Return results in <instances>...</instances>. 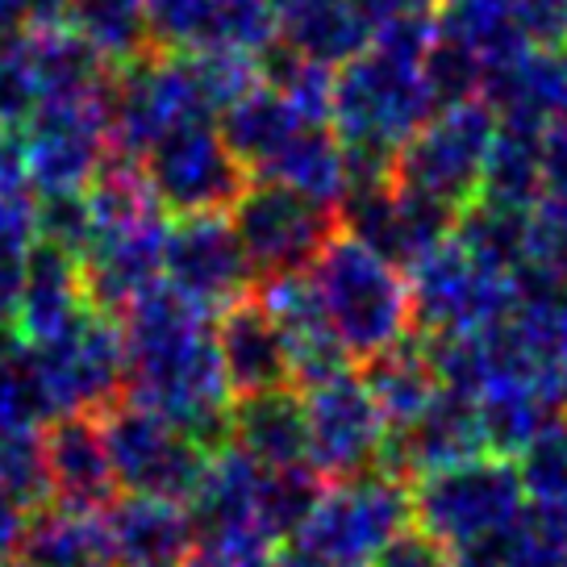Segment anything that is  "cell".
I'll return each mask as SVG.
<instances>
[{
	"mask_svg": "<svg viewBox=\"0 0 567 567\" xmlns=\"http://www.w3.org/2000/svg\"><path fill=\"white\" fill-rule=\"evenodd\" d=\"M125 396L188 430L205 451L230 446L234 392L217 354L209 309L155 284L122 313Z\"/></svg>",
	"mask_w": 567,
	"mask_h": 567,
	"instance_id": "6da1fadb",
	"label": "cell"
},
{
	"mask_svg": "<svg viewBox=\"0 0 567 567\" xmlns=\"http://www.w3.org/2000/svg\"><path fill=\"white\" fill-rule=\"evenodd\" d=\"M439 38V21H396L375 30L372 47L334 75V134L347 146L351 184L392 179L396 155L439 105L425 84V54Z\"/></svg>",
	"mask_w": 567,
	"mask_h": 567,
	"instance_id": "7a4b0ae2",
	"label": "cell"
},
{
	"mask_svg": "<svg viewBox=\"0 0 567 567\" xmlns=\"http://www.w3.org/2000/svg\"><path fill=\"white\" fill-rule=\"evenodd\" d=\"M309 280L326 305V318L334 326L338 342L359 363L389 351L392 342H401L413 330L409 280L389 259H380L375 250L347 234H338L326 247Z\"/></svg>",
	"mask_w": 567,
	"mask_h": 567,
	"instance_id": "3957f363",
	"label": "cell"
},
{
	"mask_svg": "<svg viewBox=\"0 0 567 567\" xmlns=\"http://www.w3.org/2000/svg\"><path fill=\"white\" fill-rule=\"evenodd\" d=\"M413 526V488L389 472H363L338 480L309 517V526L288 543L284 567H372L375 555Z\"/></svg>",
	"mask_w": 567,
	"mask_h": 567,
	"instance_id": "277c9868",
	"label": "cell"
},
{
	"mask_svg": "<svg viewBox=\"0 0 567 567\" xmlns=\"http://www.w3.org/2000/svg\"><path fill=\"white\" fill-rule=\"evenodd\" d=\"M217 109L196 71L193 54L146 51L142 59L113 68L109 84V134L113 155L142 159L159 138L179 125L213 122Z\"/></svg>",
	"mask_w": 567,
	"mask_h": 567,
	"instance_id": "5b68a950",
	"label": "cell"
},
{
	"mask_svg": "<svg viewBox=\"0 0 567 567\" xmlns=\"http://www.w3.org/2000/svg\"><path fill=\"white\" fill-rule=\"evenodd\" d=\"M526 517V488L514 460L480 455L413 484V526L434 534L455 555L514 530Z\"/></svg>",
	"mask_w": 567,
	"mask_h": 567,
	"instance_id": "8992f818",
	"label": "cell"
},
{
	"mask_svg": "<svg viewBox=\"0 0 567 567\" xmlns=\"http://www.w3.org/2000/svg\"><path fill=\"white\" fill-rule=\"evenodd\" d=\"M496 113L488 109V101H467L455 109H439L430 122L401 146L392 179L409 188L443 200L451 209H467L476 205L480 179L488 167L496 142Z\"/></svg>",
	"mask_w": 567,
	"mask_h": 567,
	"instance_id": "52a82bcc",
	"label": "cell"
},
{
	"mask_svg": "<svg viewBox=\"0 0 567 567\" xmlns=\"http://www.w3.org/2000/svg\"><path fill=\"white\" fill-rule=\"evenodd\" d=\"M117 488L130 496H159L188 505L209 467V451L172 417L138 401H117L101 413Z\"/></svg>",
	"mask_w": 567,
	"mask_h": 567,
	"instance_id": "ba28073f",
	"label": "cell"
},
{
	"mask_svg": "<svg viewBox=\"0 0 567 567\" xmlns=\"http://www.w3.org/2000/svg\"><path fill=\"white\" fill-rule=\"evenodd\" d=\"M138 163L159 209L172 221L234 213V205L247 196L250 179H255L213 122L179 125L167 138L155 142Z\"/></svg>",
	"mask_w": 567,
	"mask_h": 567,
	"instance_id": "9c48e42d",
	"label": "cell"
},
{
	"mask_svg": "<svg viewBox=\"0 0 567 567\" xmlns=\"http://www.w3.org/2000/svg\"><path fill=\"white\" fill-rule=\"evenodd\" d=\"M234 234L247 250L255 280L309 276L326 247L338 238V213L321 209L271 179H250L247 196L230 213Z\"/></svg>",
	"mask_w": 567,
	"mask_h": 567,
	"instance_id": "30bf717a",
	"label": "cell"
},
{
	"mask_svg": "<svg viewBox=\"0 0 567 567\" xmlns=\"http://www.w3.org/2000/svg\"><path fill=\"white\" fill-rule=\"evenodd\" d=\"M409 297H413V326L422 330V338H443L480 334L501 326L514 313L522 288L514 276H496L480 267L451 238L409 271Z\"/></svg>",
	"mask_w": 567,
	"mask_h": 567,
	"instance_id": "8fae6325",
	"label": "cell"
},
{
	"mask_svg": "<svg viewBox=\"0 0 567 567\" xmlns=\"http://www.w3.org/2000/svg\"><path fill=\"white\" fill-rule=\"evenodd\" d=\"M460 209L422 193H409L396 179L351 184L338 205V230L363 243L396 271H413L425 255H434L455 238Z\"/></svg>",
	"mask_w": 567,
	"mask_h": 567,
	"instance_id": "7c38bea8",
	"label": "cell"
},
{
	"mask_svg": "<svg viewBox=\"0 0 567 567\" xmlns=\"http://www.w3.org/2000/svg\"><path fill=\"white\" fill-rule=\"evenodd\" d=\"M309 417V463L326 480H354L380 467L389 443V417L380 413L363 375L347 372L301 389Z\"/></svg>",
	"mask_w": 567,
	"mask_h": 567,
	"instance_id": "4fadbf2b",
	"label": "cell"
},
{
	"mask_svg": "<svg viewBox=\"0 0 567 567\" xmlns=\"http://www.w3.org/2000/svg\"><path fill=\"white\" fill-rule=\"evenodd\" d=\"M163 284L176 288L184 301L200 309H230L234 301L250 297L255 267L234 234L226 213L209 217H176L167 226V255H163Z\"/></svg>",
	"mask_w": 567,
	"mask_h": 567,
	"instance_id": "5bb4252c",
	"label": "cell"
},
{
	"mask_svg": "<svg viewBox=\"0 0 567 567\" xmlns=\"http://www.w3.org/2000/svg\"><path fill=\"white\" fill-rule=\"evenodd\" d=\"M25 134V172L34 196H75L89 193L92 179L113 155L109 134V96L92 105L42 109Z\"/></svg>",
	"mask_w": 567,
	"mask_h": 567,
	"instance_id": "9a60e30c",
	"label": "cell"
},
{
	"mask_svg": "<svg viewBox=\"0 0 567 567\" xmlns=\"http://www.w3.org/2000/svg\"><path fill=\"white\" fill-rule=\"evenodd\" d=\"M38 354H42V372L59 405V417L63 413L101 417L117 401H125L122 326L101 309H89L63 338L38 347Z\"/></svg>",
	"mask_w": 567,
	"mask_h": 567,
	"instance_id": "2e32d148",
	"label": "cell"
},
{
	"mask_svg": "<svg viewBox=\"0 0 567 567\" xmlns=\"http://www.w3.org/2000/svg\"><path fill=\"white\" fill-rule=\"evenodd\" d=\"M488 451L484 425L472 396L460 392H439L413 422L389 430V443L380 451V472L417 484V480L472 463Z\"/></svg>",
	"mask_w": 567,
	"mask_h": 567,
	"instance_id": "e0dca14e",
	"label": "cell"
},
{
	"mask_svg": "<svg viewBox=\"0 0 567 567\" xmlns=\"http://www.w3.org/2000/svg\"><path fill=\"white\" fill-rule=\"evenodd\" d=\"M259 484L264 467L247 460L238 446L213 451L209 467L188 501L200 547L230 550L243 559H267V543L259 534Z\"/></svg>",
	"mask_w": 567,
	"mask_h": 567,
	"instance_id": "ac0fdd59",
	"label": "cell"
},
{
	"mask_svg": "<svg viewBox=\"0 0 567 567\" xmlns=\"http://www.w3.org/2000/svg\"><path fill=\"white\" fill-rule=\"evenodd\" d=\"M42 455H47L51 505H63L75 514H105L122 493L109 460L105 425L92 413L54 417L42 430Z\"/></svg>",
	"mask_w": 567,
	"mask_h": 567,
	"instance_id": "d6986e66",
	"label": "cell"
},
{
	"mask_svg": "<svg viewBox=\"0 0 567 567\" xmlns=\"http://www.w3.org/2000/svg\"><path fill=\"white\" fill-rule=\"evenodd\" d=\"M101 522L109 567H184L200 547L193 509L179 501L122 493Z\"/></svg>",
	"mask_w": 567,
	"mask_h": 567,
	"instance_id": "ffe728a7",
	"label": "cell"
},
{
	"mask_svg": "<svg viewBox=\"0 0 567 567\" xmlns=\"http://www.w3.org/2000/svg\"><path fill=\"white\" fill-rule=\"evenodd\" d=\"M167 217L142 221L130 230L101 234L80 259L89 305L109 318H122L130 305L163 284V255H167Z\"/></svg>",
	"mask_w": 567,
	"mask_h": 567,
	"instance_id": "44dd1931",
	"label": "cell"
},
{
	"mask_svg": "<svg viewBox=\"0 0 567 567\" xmlns=\"http://www.w3.org/2000/svg\"><path fill=\"white\" fill-rule=\"evenodd\" d=\"M213 334H217V354H221V368H226L234 396L297 389L288 342H284L280 326H276L259 292L221 309L213 321Z\"/></svg>",
	"mask_w": 567,
	"mask_h": 567,
	"instance_id": "7402d4cb",
	"label": "cell"
},
{
	"mask_svg": "<svg viewBox=\"0 0 567 567\" xmlns=\"http://www.w3.org/2000/svg\"><path fill=\"white\" fill-rule=\"evenodd\" d=\"M259 297H264V305L271 309V318H276L284 342H288L292 372H297V384H301V389L351 368V354L338 342L334 326L326 318V305H321L318 288H313L309 276L271 280L259 288Z\"/></svg>",
	"mask_w": 567,
	"mask_h": 567,
	"instance_id": "603a6c76",
	"label": "cell"
},
{
	"mask_svg": "<svg viewBox=\"0 0 567 567\" xmlns=\"http://www.w3.org/2000/svg\"><path fill=\"white\" fill-rule=\"evenodd\" d=\"M89 309L92 305H89V292H84L80 259H71L63 250L38 243L9 330L21 342H30V347H47V342L68 334Z\"/></svg>",
	"mask_w": 567,
	"mask_h": 567,
	"instance_id": "cb8c5ba5",
	"label": "cell"
},
{
	"mask_svg": "<svg viewBox=\"0 0 567 567\" xmlns=\"http://www.w3.org/2000/svg\"><path fill=\"white\" fill-rule=\"evenodd\" d=\"M484 101L501 125L543 134L550 122L567 117V51L530 47L526 54H517L514 63L488 75Z\"/></svg>",
	"mask_w": 567,
	"mask_h": 567,
	"instance_id": "d4e9b609",
	"label": "cell"
},
{
	"mask_svg": "<svg viewBox=\"0 0 567 567\" xmlns=\"http://www.w3.org/2000/svg\"><path fill=\"white\" fill-rule=\"evenodd\" d=\"M230 446H238L247 460L264 472L309 463V417L305 396L297 389L255 392L234 396L230 409Z\"/></svg>",
	"mask_w": 567,
	"mask_h": 567,
	"instance_id": "484cf974",
	"label": "cell"
},
{
	"mask_svg": "<svg viewBox=\"0 0 567 567\" xmlns=\"http://www.w3.org/2000/svg\"><path fill=\"white\" fill-rule=\"evenodd\" d=\"M217 130H221L226 146L243 159L247 172H267V167L280 159L305 130H313V125L292 109V101H288L284 92H276L267 80H259L247 96H238V101L217 117Z\"/></svg>",
	"mask_w": 567,
	"mask_h": 567,
	"instance_id": "4316f807",
	"label": "cell"
},
{
	"mask_svg": "<svg viewBox=\"0 0 567 567\" xmlns=\"http://www.w3.org/2000/svg\"><path fill=\"white\" fill-rule=\"evenodd\" d=\"M363 384L372 389L380 413L389 417V430L413 422L439 392V368H434V354H430V342L417 334H405L401 342H392L389 351L372 354L363 368Z\"/></svg>",
	"mask_w": 567,
	"mask_h": 567,
	"instance_id": "83f0119b",
	"label": "cell"
},
{
	"mask_svg": "<svg viewBox=\"0 0 567 567\" xmlns=\"http://www.w3.org/2000/svg\"><path fill=\"white\" fill-rule=\"evenodd\" d=\"M375 30L354 13L351 0H305L280 18V42L288 51L313 59L321 68H347L351 59L372 47Z\"/></svg>",
	"mask_w": 567,
	"mask_h": 567,
	"instance_id": "f1b7e54d",
	"label": "cell"
},
{
	"mask_svg": "<svg viewBox=\"0 0 567 567\" xmlns=\"http://www.w3.org/2000/svg\"><path fill=\"white\" fill-rule=\"evenodd\" d=\"M480 425H484V443L501 460H522L550 425L567 417L550 405L538 389H530L526 380H493L480 392Z\"/></svg>",
	"mask_w": 567,
	"mask_h": 567,
	"instance_id": "f546056e",
	"label": "cell"
},
{
	"mask_svg": "<svg viewBox=\"0 0 567 567\" xmlns=\"http://www.w3.org/2000/svg\"><path fill=\"white\" fill-rule=\"evenodd\" d=\"M271 184H284L297 196L313 200L321 209L342 205V196L351 188V167H347V146L338 142L334 125H313L301 138L284 151L280 159L264 172Z\"/></svg>",
	"mask_w": 567,
	"mask_h": 567,
	"instance_id": "4dcf8cb0",
	"label": "cell"
},
{
	"mask_svg": "<svg viewBox=\"0 0 567 567\" xmlns=\"http://www.w3.org/2000/svg\"><path fill=\"white\" fill-rule=\"evenodd\" d=\"M434 21L439 34L467 47L488 68V75L530 51L517 21V0H443Z\"/></svg>",
	"mask_w": 567,
	"mask_h": 567,
	"instance_id": "1f68e13d",
	"label": "cell"
},
{
	"mask_svg": "<svg viewBox=\"0 0 567 567\" xmlns=\"http://www.w3.org/2000/svg\"><path fill=\"white\" fill-rule=\"evenodd\" d=\"M63 25L80 42H89L109 68H125L155 51L146 0H68Z\"/></svg>",
	"mask_w": 567,
	"mask_h": 567,
	"instance_id": "d6a6232c",
	"label": "cell"
},
{
	"mask_svg": "<svg viewBox=\"0 0 567 567\" xmlns=\"http://www.w3.org/2000/svg\"><path fill=\"white\" fill-rule=\"evenodd\" d=\"M21 559L30 567H109L105 522L101 514L42 505L30 517V538Z\"/></svg>",
	"mask_w": 567,
	"mask_h": 567,
	"instance_id": "836d02e7",
	"label": "cell"
},
{
	"mask_svg": "<svg viewBox=\"0 0 567 567\" xmlns=\"http://www.w3.org/2000/svg\"><path fill=\"white\" fill-rule=\"evenodd\" d=\"M543 196H547V179H543L538 134L501 125L493 142V155H488V167H484V179H480L476 200L509 213H534Z\"/></svg>",
	"mask_w": 567,
	"mask_h": 567,
	"instance_id": "e575fe53",
	"label": "cell"
},
{
	"mask_svg": "<svg viewBox=\"0 0 567 567\" xmlns=\"http://www.w3.org/2000/svg\"><path fill=\"white\" fill-rule=\"evenodd\" d=\"M330 493V480L321 476L313 463H292L264 472L259 484V534L267 547L276 543H297V534L309 526L318 505Z\"/></svg>",
	"mask_w": 567,
	"mask_h": 567,
	"instance_id": "d590c367",
	"label": "cell"
},
{
	"mask_svg": "<svg viewBox=\"0 0 567 567\" xmlns=\"http://www.w3.org/2000/svg\"><path fill=\"white\" fill-rule=\"evenodd\" d=\"M526 226H530V213H509L496 209V205H467L460 213V226H455V243H460L480 267H488L496 276H514L522 271L526 259Z\"/></svg>",
	"mask_w": 567,
	"mask_h": 567,
	"instance_id": "8d00e7d4",
	"label": "cell"
},
{
	"mask_svg": "<svg viewBox=\"0 0 567 567\" xmlns=\"http://www.w3.org/2000/svg\"><path fill=\"white\" fill-rule=\"evenodd\" d=\"M517 288L567 297V196H543L530 213Z\"/></svg>",
	"mask_w": 567,
	"mask_h": 567,
	"instance_id": "74e56055",
	"label": "cell"
},
{
	"mask_svg": "<svg viewBox=\"0 0 567 567\" xmlns=\"http://www.w3.org/2000/svg\"><path fill=\"white\" fill-rule=\"evenodd\" d=\"M280 47V18L271 0H209V25L200 51H230L264 59Z\"/></svg>",
	"mask_w": 567,
	"mask_h": 567,
	"instance_id": "f35d334b",
	"label": "cell"
},
{
	"mask_svg": "<svg viewBox=\"0 0 567 567\" xmlns=\"http://www.w3.org/2000/svg\"><path fill=\"white\" fill-rule=\"evenodd\" d=\"M38 196H0V330H9L21 284L38 250Z\"/></svg>",
	"mask_w": 567,
	"mask_h": 567,
	"instance_id": "ab89813d",
	"label": "cell"
},
{
	"mask_svg": "<svg viewBox=\"0 0 567 567\" xmlns=\"http://www.w3.org/2000/svg\"><path fill=\"white\" fill-rule=\"evenodd\" d=\"M460 567H567V547L538 530L530 514L517 522L514 530L496 534L480 547H467L455 555Z\"/></svg>",
	"mask_w": 567,
	"mask_h": 567,
	"instance_id": "60d3db41",
	"label": "cell"
},
{
	"mask_svg": "<svg viewBox=\"0 0 567 567\" xmlns=\"http://www.w3.org/2000/svg\"><path fill=\"white\" fill-rule=\"evenodd\" d=\"M422 71L439 109H455V105H467V101H480V96H484V84H488V68H484L467 47H460L455 38H446V34L434 38V47L425 54Z\"/></svg>",
	"mask_w": 567,
	"mask_h": 567,
	"instance_id": "b9f144b4",
	"label": "cell"
},
{
	"mask_svg": "<svg viewBox=\"0 0 567 567\" xmlns=\"http://www.w3.org/2000/svg\"><path fill=\"white\" fill-rule=\"evenodd\" d=\"M42 92H38L34 51H30V30L0 38V125H25L38 117Z\"/></svg>",
	"mask_w": 567,
	"mask_h": 567,
	"instance_id": "7bdbcfd3",
	"label": "cell"
},
{
	"mask_svg": "<svg viewBox=\"0 0 567 567\" xmlns=\"http://www.w3.org/2000/svg\"><path fill=\"white\" fill-rule=\"evenodd\" d=\"M0 493L18 496L25 509L51 505L47 484V455H42V430H9L0 434Z\"/></svg>",
	"mask_w": 567,
	"mask_h": 567,
	"instance_id": "ee69618b",
	"label": "cell"
},
{
	"mask_svg": "<svg viewBox=\"0 0 567 567\" xmlns=\"http://www.w3.org/2000/svg\"><path fill=\"white\" fill-rule=\"evenodd\" d=\"M38 238L71 259H84L92 247L89 196H38Z\"/></svg>",
	"mask_w": 567,
	"mask_h": 567,
	"instance_id": "f6af8a7d",
	"label": "cell"
},
{
	"mask_svg": "<svg viewBox=\"0 0 567 567\" xmlns=\"http://www.w3.org/2000/svg\"><path fill=\"white\" fill-rule=\"evenodd\" d=\"M155 51L188 54L200 51L209 25V0H146Z\"/></svg>",
	"mask_w": 567,
	"mask_h": 567,
	"instance_id": "bcb514c9",
	"label": "cell"
},
{
	"mask_svg": "<svg viewBox=\"0 0 567 567\" xmlns=\"http://www.w3.org/2000/svg\"><path fill=\"white\" fill-rule=\"evenodd\" d=\"M372 567H460L455 550L443 547L434 534H425L422 526H409L392 538L389 547L375 555Z\"/></svg>",
	"mask_w": 567,
	"mask_h": 567,
	"instance_id": "7dc6e473",
	"label": "cell"
},
{
	"mask_svg": "<svg viewBox=\"0 0 567 567\" xmlns=\"http://www.w3.org/2000/svg\"><path fill=\"white\" fill-rule=\"evenodd\" d=\"M351 4L372 30H384V25H396V21L434 18L443 0H351Z\"/></svg>",
	"mask_w": 567,
	"mask_h": 567,
	"instance_id": "c3c4849f",
	"label": "cell"
},
{
	"mask_svg": "<svg viewBox=\"0 0 567 567\" xmlns=\"http://www.w3.org/2000/svg\"><path fill=\"white\" fill-rule=\"evenodd\" d=\"M538 155H543L547 196H567V117L550 122L538 134Z\"/></svg>",
	"mask_w": 567,
	"mask_h": 567,
	"instance_id": "681fc988",
	"label": "cell"
},
{
	"mask_svg": "<svg viewBox=\"0 0 567 567\" xmlns=\"http://www.w3.org/2000/svg\"><path fill=\"white\" fill-rule=\"evenodd\" d=\"M34 193L25 172V134L13 125H0V196Z\"/></svg>",
	"mask_w": 567,
	"mask_h": 567,
	"instance_id": "f907efd6",
	"label": "cell"
},
{
	"mask_svg": "<svg viewBox=\"0 0 567 567\" xmlns=\"http://www.w3.org/2000/svg\"><path fill=\"white\" fill-rule=\"evenodd\" d=\"M30 517H34V509H25L18 496L0 493V564L18 559L21 550H25Z\"/></svg>",
	"mask_w": 567,
	"mask_h": 567,
	"instance_id": "816d5d0a",
	"label": "cell"
},
{
	"mask_svg": "<svg viewBox=\"0 0 567 567\" xmlns=\"http://www.w3.org/2000/svg\"><path fill=\"white\" fill-rule=\"evenodd\" d=\"M21 4H25V25L30 30L63 25V18H68V0H21Z\"/></svg>",
	"mask_w": 567,
	"mask_h": 567,
	"instance_id": "f5cc1de1",
	"label": "cell"
},
{
	"mask_svg": "<svg viewBox=\"0 0 567 567\" xmlns=\"http://www.w3.org/2000/svg\"><path fill=\"white\" fill-rule=\"evenodd\" d=\"M259 559H243V555H230V550L217 547H196V555L184 567H255Z\"/></svg>",
	"mask_w": 567,
	"mask_h": 567,
	"instance_id": "db71d44e",
	"label": "cell"
},
{
	"mask_svg": "<svg viewBox=\"0 0 567 567\" xmlns=\"http://www.w3.org/2000/svg\"><path fill=\"white\" fill-rule=\"evenodd\" d=\"M18 30H30L25 25V4L21 0H0V38L18 34Z\"/></svg>",
	"mask_w": 567,
	"mask_h": 567,
	"instance_id": "11a10c76",
	"label": "cell"
},
{
	"mask_svg": "<svg viewBox=\"0 0 567 567\" xmlns=\"http://www.w3.org/2000/svg\"><path fill=\"white\" fill-rule=\"evenodd\" d=\"M305 0H271V9H276V18H288L292 9H301Z\"/></svg>",
	"mask_w": 567,
	"mask_h": 567,
	"instance_id": "9f6ffc18",
	"label": "cell"
},
{
	"mask_svg": "<svg viewBox=\"0 0 567 567\" xmlns=\"http://www.w3.org/2000/svg\"><path fill=\"white\" fill-rule=\"evenodd\" d=\"M0 567H30L25 559H9V564H0Z\"/></svg>",
	"mask_w": 567,
	"mask_h": 567,
	"instance_id": "6f0895ef",
	"label": "cell"
},
{
	"mask_svg": "<svg viewBox=\"0 0 567 567\" xmlns=\"http://www.w3.org/2000/svg\"><path fill=\"white\" fill-rule=\"evenodd\" d=\"M564 4H567V0H564Z\"/></svg>",
	"mask_w": 567,
	"mask_h": 567,
	"instance_id": "680465c9",
	"label": "cell"
}]
</instances>
